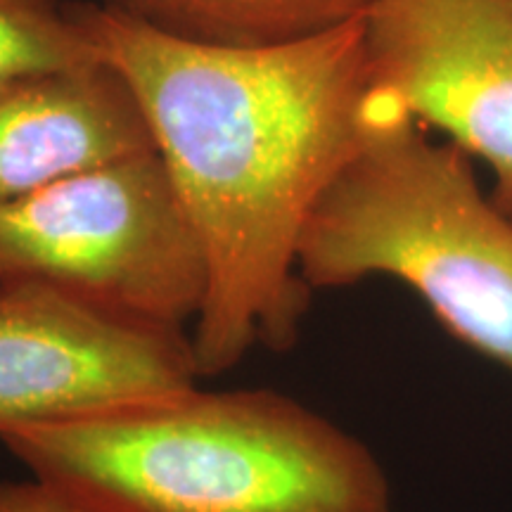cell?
Instances as JSON below:
<instances>
[{
  "mask_svg": "<svg viewBox=\"0 0 512 512\" xmlns=\"http://www.w3.org/2000/svg\"><path fill=\"white\" fill-rule=\"evenodd\" d=\"M69 12L136 93L200 238L209 290L190 328L200 380L256 347L292 349L313 294L299 242L377 107L363 17L278 46L211 48L102 3L69 0Z\"/></svg>",
  "mask_w": 512,
  "mask_h": 512,
  "instance_id": "cell-1",
  "label": "cell"
},
{
  "mask_svg": "<svg viewBox=\"0 0 512 512\" xmlns=\"http://www.w3.org/2000/svg\"><path fill=\"white\" fill-rule=\"evenodd\" d=\"M0 444L93 512H394L375 453L275 389L192 384L72 418L5 422Z\"/></svg>",
  "mask_w": 512,
  "mask_h": 512,
  "instance_id": "cell-2",
  "label": "cell"
},
{
  "mask_svg": "<svg viewBox=\"0 0 512 512\" xmlns=\"http://www.w3.org/2000/svg\"><path fill=\"white\" fill-rule=\"evenodd\" d=\"M311 290L392 278L448 335L512 373V214L479 188L470 157L377 93L361 147L299 242Z\"/></svg>",
  "mask_w": 512,
  "mask_h": 512,
  "instance_id": "cell-3",
  "label": "cell"
},
{
  "mask_svg": "<svg viewBox=\"0 0 512 512\" xmlns=\"http://www.w3.org/2000/svg\"><path fill=\"white\" fill-rule=\"evenodd\" d=\"M5 280H31L102 311L185 332L209 290L200 238L157 152L0 202Z\"/></svg>",
  "mask_w": 512,
  "mask_h": 512,
  "instance_id": "cell-4",
  "label": "cell"
},
{
  "mask_svg": "<svg viewBox=\"0 0 512 512\" xmlns=\"http://www.w3.org/2000/svg\"><path fill=\"white\" fill-rule=\"evenodd\" d=\"M197 382L190 332L31 280L0 283V425L105 411Z\"/></svg>",
  "mask_w": 512,
  "mask_h": 512,
  "instance_id": "cell-5",
  "label": "cell"
},
{
  "mask_svg": "<svg viewBox=\"0 0 512 512\" xmlns=\"http://www.w3.org/2000/svg\"><path fill=\"white\" fill-rule=\"evenodd\" d=\"M375 91L494 171L512 214V0H370Z\"/></svg>",
  "mask_w": 512,
  "mask_h": 512,
  "instance_id": "cell-6",
  "label": "cell"
},
{
  "mask_svg": "<svg viewBox=\"0 0 512 512\" xmlns=\"http://www.w3.org/2000/svg\"><path fill=\"white\" fill-rule=\"evenodd\" d=\"M155 150L128 81L107 62L0 88V202Z\"/></svg>",
  "mask_w": 512,
  "mask_h": 512,
  "instance_id": "cell-7",
  "label": "cell"
},
{
  "mask_svg": "<svg viewBox=\"0 0 512 512\" xmlns=\"http://www.w3.org/2000/svg\"><path fill=\"white\" fill-rule=\"evenodd\" d=\"M102 5L192 46L264 48L363 17L370 0H102Z\"/></svg>",
  "mask_w": 512,
  "mask_h": 512,
  "instance_id": "cell-8",
  "label": "cell"
},
{
  "mask_svg": "<svg viewBox=\"0 0 512 512\" xmlns=\"http://www.w3.org/2000/svg\"><path fill=\"white\" fill-rule=\"evenodd\" d=\"M98 60L69 0H0V88Z\"/></svg>",
  "mask_w": 512,
  "mask_h": 512,
  "instance_id": "cell-9",
  "label": "cell"
},
{
  "mask_svg": "<svg viewBox=\"0 0 512 512\" xmlns=\"http://www.w3.org/2000/svg\"><path fill=\"white\" fill-rule=\"evenodd\" d=\"M0 512H93L62 486L29 475L0 482Z\"/></svg>",
  "mask_w": 512,
  "mask_h": 512,
  "instance_id": "cell-10",
  "label": "cell"
}]
</instances>
